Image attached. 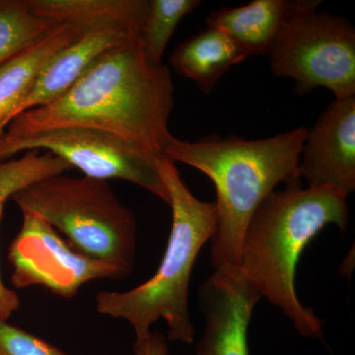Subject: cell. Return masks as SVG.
I'll list each match as a JSON object with an SVG mask.
<instances>
[{
    "label": "cell",
    "instance_id": "1",
    "mask_svg": "<svg viewBox=\"0 0 355 355\" xmlns=\"http://www.w3.org/2000/svg\"><path fill=\"white\" fill-rule=\"evenodd\" d=\"M173 108L169 67L151 62L141 36H135L104 51L65 94L16 116L0 135L17 139L53 128H93L159 159L174 137Z\"/></svg>",
    "mask_w": 355,
    "mask_h": 355
},
{
    "label": "cell",
    "instance_id": "2",
    "mask_svg": "<svg viewBox=\"0 0 355 355\" xmlns=\"http://www.w3.org/2000/svg\"><path fill=\"white\" fill-rule=\"evenodd\" d=\"M347 198L302 184L273 191L254 212L243 237L240 272L270 304L282 310L303 338L324 340V322L299 300L295 279L305 248L326 226L345 230Z\"/></svg>",
    "mask_w": 355,
    "mask_h": 355
},
{
    "label": "cell",
    "instance_id": "3",
    "mask_svg": "<svg viewBox=\"0 0 355 355\" xmlns=\"http://www.w3.org/2000/svg\"><path fill=\"white\" fill-rule=\"evenodd\" d=\"M307 132L300 127L261 139L212 135L170 140L164 157L195 168L216 187L217 223L210 240L216 270L238 266L248 223L277 186L300 183L297 166Z\"/></svg>",
    "mask_w": 355,
    "mask_h": 355
},
{
    "label": "cell",
    "instance_id": "4",
    "mask_svg": "<svg viewBox=\"0 0 355 355\" xmlns=\"http://www.w3.org/2000/svg\"><path fill=\"white\" fill-rule=\"evenodd\" d=\"M157 165L172 209L164 256L153 277L139 286L127 291L99 292L95 297L96 310L128 322L135 340L146 338L153 324L163 320L168 340L191 345L195 338L189 310L191 272L202 247L216 232V205L195 197L171 160L162 156Z\"/></svg>",
    "mask_w": 355,
    "mask_h": 355
},
{
    "label": "cell",
    "instance_id": "5",
    "mask_svg": "<svg viewBox=\"0 0 355 355\" xmlns=\"http://www.w3.org/2000/svg\"><path fill=\"white\" fill-rule=\"evenodd\" d=\"M11 200L22 214L50 224L79 253L130 273L137 254V222L108 181L58 175L33 184Z\"/></svg>",
    "mask_w": 355,
    "mask_h": 355
},
{
    "label": "cell",
    "instance_id": "6",
    "mask_svg": "<svg viewBox=\"0 0 355 355\" xmlns=\"http://www.w3.org/2000/svg\"><path fill=\"white\" fill-rule=\"evenodd\" d=\"M321 0L305 6L284 23L268 51L273 74L295 83L297 94L318 87L335 98L355 96V29L345 18L319 12Z\"/></svg>",
    "mask_w": 355,
    "mask_h": 355
},
{
    "label": "cell",
    "instance_id": "7",
    "mask_svg": "<svg viewBox=\"0 0 355 355\" xmlns=\"http://www.w3.org/2000/svg\"><path fill=\"white\" fill-rule=\"evenodd\" d=\"M44 149L94 179L125 180L169 205L158 159L147 157L113 135L86 128H60L17 137L0 135V162L22 151Z\"/></svg>",
    "mask_w": 355,
    "mask_h": 355
},
{
    "label": "cell",
    "instance_id": "8",
    "mask_svg": "<svg viewBox=\"0 0 355 355\" xmlns=\"http://www.w3.org/2000/svg\"><path fill=\"white\" fill-rule=\"evenodd\" d=\"M16 288L44 286L65 299L93 280L125 279L130 273L107 261L79 253L50 224L23 214L22 226L7 254Z\"/></svg>",
    "mask_w": 355,
    "mask_h": 355
},
{
    "label": "cell",
    "instance_id": "9",
    "mask_svg": "<svg viewBox=\"0 0 355 355\" xmlns=\"http://www.w3.org/2000/svg\"><path fill=\"white\" fill-rule=\"evenodd\" d=\"M309 188L336 191L347 198L355 190V96L335 98L308 128L297 166Z\"/></svg>",
    "mask_w": 355,
    "mask_h": 355
},
{
    "label": "cell",
    "instance_id": "10",
    "mask_svg": "<svg viewBox=\"0 0 355 355\" xmlns=\"http://www.w3.org/2000/svg\"><path fill=\"white\" fill-rule=\"evenodd\" d=\"M261 298L238 266L216 268L198 291L205 327L197 355H250L248 333Z\"/></svg>",
    "mask_w": 355,
    "mask_h": 355
},
{
    "label": "cell",
    "instance_id": "11",
    "mask_svg": "<svg viewBox=\"0 0 355 355\" xmlns=\"http://www.w3.org/2000/svg\"><path fill=\"white\" fill-rule=\"evenodd\" d=\"M135 36L139 35L92 32L84 34L78 41L65 46L40 72L27 94L16 107L13 119L30 110L55 102L73 86L89 65L104 51Z\"/></svg>",
    "mask_w": 355,
    "mask_h": 355
},
{
    "label": "cell",
    "instance_id": "12",
    "mask_svg": "<svg viewBox=\"0 0 355 355\" xmlns=\"http://www.w3.org/2000/svg\"><path fill=\"white\" fill-rule=\"evenodd\" d=\"M32 12L81 34L114 31L141 35L148 0H26Z\"/></svg>",
    "mask_w": 355,
    "mask_h": 355
},
{
    "label": "cell",
    "instance_id": "13",
    "mask_svg": "<svg viewBox=\"0 0 355 355\" xmlns=\"http://www.w3.org/2000/svg\"><path fill=\"white\" fill-rule=\"evenodd\" d=\"M307 0H253L245 6L222 7L205 19L230 37L248 58L268 55L282 26Z\"/></svg>",
    "mask_w": 355,
    "mask_h": 355
},
{
    "label": "cell",
    "instance_id": "14",
    "mask_svg": "<svg viewBox=\"0 0 355 355\" xmlns=\"http://www.w3.org/2000/svg\"><path fill=\"white\" fill-rule=\"evenodd\" d=\"M83 36L71 26L58 25L0 64V135L12 121L16 107L46 64Z\"/></svg>",
    "mask_w": 355,
    "mask_h": 355
},
{
    "label": "cell",
    "instance_id": "15",
    "mask_svg": "<svg viewBox=\"0 0 355 355\" xmlns=\"http://www.w3.org/2000/svg\"><path fill=\"white\" fill-rule=\"evenodd\" d=\"M248 55L225 32L207 26L173 51L169 62L180 76L197 83L200 92L209 94L231 67Z\"/></svg>",
    "mask_w": 355,
    "mask_h": 355
},
{
    "label": "cell",
    "instance_id": "16",
    "mask_svg": "<svg viewBox=\"0 0 355 355\" xmlns=\"http://www.w3.org/2000/svg\"><path fill=\"white\" fill-rule=\"evenodd\" d=\"M72 167L62 158L50 153L26 151L16 160L0 162V216H3L4 205L9 198L33 184L48 178L64 175Z\"/></svg>",
    "mask_w": 355,
    "mask_h": 355
},
{
    "label": "cell",
    "instance_id": "17",
    "mask_svg": "<svg viewBox=\"0 0 355 355\" xmlns=\"http://www.w3.org/2000/svg\"><path fill=\"white\" fill-rule=\"evenodd\" d=\"M57 26L32 12L26 0H0V64Z\"/></svg>",
    "mask_w": 355,
    "mask_h": 355
},
{
    "label": "cell",
    "instance_id": "18",
    "mask_svg": "<svg viewBox=\"0 0 355 355\" xmlns=\"http://www.w3.org/2000/svg\"><path fill=\"white\" fill-rule=\"evenodd\" d=\"M200 4V0H148L141 40L146 57L151 62L163 64L166 46L180 21Z\"/></svg>",
    "mask_w": 355,
    "mask_h": 355
},
{
    "label": "cell",
    "instance_id": "19",
    "mask_svg": "<svg viewBox=\"0 0 355 355\" xmlns=\"http://www.w3.org/2000/svg\"><path fill=\"white\" fill-rule=\"evenodd\" d=\"M0 355H69L57 345L19 327L0 321Z\"/></svg>",
    "mask_w": 355,
    "mask_h": 355
},
{
    "label": "cell",
    "instance_id": "20",
    "mask_svg": "<svg viewBox=\"0 0 355 355\" xmlns=\"http://www.w3.org/2000/svg\"><path fill=\"white\" fill-rule=\"evenodd\" d=\"M133 355H169L167 338L157 331H150L148 336L133 343Z\"/></svg>",
    "mask_w": 355,
    "mask_h": 355
},
{
    "label": "cell",
    "instance_id": "21",
    "mask_svg": "<svg viewBox=\"0 0 355 355\" xmlns=\"http://www.w3.org/2000/svg\"><path fill=\"white\" fill-rule=\"evenodd\" d=\"M20 305V297L17 292L4 284L0 273V321H8L14 313L19 309Z\"/></svg>",
    "mask_w": 355,
    "mask_h": 355
}]
</instances>
